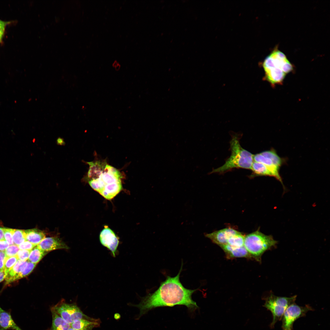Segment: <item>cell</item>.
Masks as SVG:
<instances>
[{
  "label": "cell",
  "mask_w": 330,
  "mask_h": 330,
  "mask_svg": "<svg viewBox=\"0 0 330 330\" xmlns=\"http://www.w3.org/2000/svg\"><path fill=\"white\" fill-rule=\"evenodd\" d=\"M182 265V263L181 268L176 276L174 277L167 276L156 290L143 298L138 304L134 305L139 309L138 318L149 310L158 307L183 305L191 311L198 308L196 303L192 298V295L197 289L186 288L180 281Z\"/></svg>",
  "instance_id": "cell-1"
},
{
  "label": "cell",
  "mask_w": 330,
  "mask_h": 330,
  "mask_svg": "<svg viewBox=\"0 0 330 330\" xmlns=\"http://www.w3.org/2000/svg\"><path fill=\"white\" fill-rule=\"evenodd\" d=\"M121 175L114 167L106 164L94 179L88 181L91 187L105 198L111 200L122 190Z\"/></svg>",
  "instance_id": "cell-2"
},
{
  "label": "cell",
  "mask_w": 330,
  "mask_h": 330,
  "mask_svg": "<svg viewBox=\"0 0 330 330\" xmlns=\"http://www.w3.org/2000/svg\"><path fill=\"white\" fill-rule=\"evenodd\" d=\"M263 67L266 80L273 85L281 83L286 74L293 68L285 55L276 49L266 58Z\"/></svg>",
  "instance_id": "cell-3"
},
{
  "label": "cell",
  "mask_w": 330,
  "mask_h": 330,
  "mask_svg": "<svg viewBox=\"0 0 330 330\" xmlns=\"http://www.w3.org/2000/svg\"><path fill=\"white\" fill-rule=\"evenodd\" d=\"M230 145L231 151L230 157L222 166L214 169L210 174H222L234 168L251 169L254 162L253 155L241 146L238 135H232Z\"/></svg>",
  "instance_id": "cell-4"
},
{
  "label": "cell",
  "mask_w": 330,
  "mask_h": 330,
  "mask_svg": "<svg viewBox=\"0 0 330 330\" xmlns=\"http://www.w3.org/2000/svg\"><path fill=\"white\" fill-rule=\"evenodd\" d=\"M277 243L272 235H266L258 230L245 236L244 246L251 258L261 262L263 254Z\"/></svg>",
  "instance_id": "cell-5"
},
{
  "label": "cell",
  "mask_w": 330,
  "mask_h": 330,
  "mask_svg": "<svg viewBox=\"0 0 330 330\" xmlns=\"http://www.w3.org/2000/svg\"><path fill=\"white\" fill-rule=\"evenodd\" d=\"M296 297V295L290 297H279L272 293L266 298L264 306L272 314L273 321L270 324L271 328H273L275 323L281 319L286 309L295 302Z\"/></svg>",
  "instance_id": "cell-6"
},
{
  "label": "cell",
  "mask_w": 330,
  "mask_h": 330,
  "mask_svg": "<svg viewBox=\"0 0 330 330\" xmlns=\"http://www.w3.org/2000/svg\"><path fill=\"white\" fill-rule=\"evenodd\" d=\"M64 320L70 324L81 319L96 321L98 319L90 317L85 314L78 306L74 304L66 303L64 301L58 303L51 308Z\"/></svg>",
  "instance_id": "cell-7"
},
{
  "label": "cell",
  "mask_w": 330,
  "mask_h": 330,
  "mask_svg": "<svg viewBox=\"0 0 330 330\" xmlns=\"http://www.w3.org/2000/svg\"><path fill=\"white\" fill-rule=\"evenodd\" d=\"M313 310L312 308L308 305L301 306L295 303L291 305L286 309L281 318L283 330H293L294 322L305 316L308 311Z\"/></svg>",
  "instance_id": "cell-8"
},
{
  "label": "cell",
  "mask_w": 330,
  "mask_h": 330,
  "mask_svg": "<svg viewBox=\"0 0 330 330\" xmlns=\"http://www.w3.org/2000/svg\"><path fill=\"white\" fill-rule=\"evenodd\" d=\"M99 239L101 244L110 251L113 256L115 257L119 241L118 237L114 232L107 226H105L100 233Z\"/></svg>",
  "instance_id": "cell-9"
},
{
  "label": "cell",
  "mask_w": 330,
  "mask_h": 330,
  "mask_svg": "<svg viewBox=\"0 0 330 330\" xmlns=\"http://www.w3.org/2000/svg\"><path fill=\"white\" fill-rule=\"evenodd\" d=\"M240 232L232 228L229 227L206 234L205 236L220 247L227 244L231 237Z\"/></svg>",
  "instance_id": "cell-10"
},
{
  "label": "cell",
  "mask_w": 330,
  "mask_h": 330,
  "mask_svg": "<svg viewBox=\"0 0 330 330\" xmlns=\"http://www.w3.org/2000/svg\"><path fill=\"white\" fill-rule=\"evenodd\" d=\"M36 246L41 250L47 252L59 249H68L66 244L57 237L45 238Z\"/></svg>",
  "instance_id": "cell-11"
},
{
  "label": "cell",
  "mask_w": 330,
  "mask_h": 330,
  "mask_svg": "<svg viewBox=\"0 0 330 330\" xmlns=\"http://www.w3.org/2000/svg\"><path fill=\"white\" fill-rule=\"evenodd\" d=\"M23 330L15 323L11 310H6L0 306V330Z\"/></svg>",
  "instance_id": "cell-12"
},
{
  "label": "cell",
  "mask_w": 330,
  "mask_h": 330,
  "mask_svg": "<svg viewBox=\"0 0 330 330\" xmlns=\"http://www.w3.org/2000/svg\"><path fill=\"white\" fill-rule=\"evenodd\" d=\"M220 247L224 252L228 259L237 258H251L244 246L241 247H234L226 244Z\"/></svg>",
  "instance_id": "cell-13"
},
{
  "label": "cell",
  "mask_w": 330,
  "mask_h": 330,
  "mask_svg": "<svg viewBox=\"0 0 330 330\" xmlns=\"http://www.w3.org/2000/svg\"><path fill=\"white\" fill-rule=\"evenodd\" d=\"M254 162L262 163L267 167L274 175V177L281 183L284 188L282 178L279 173L280 169L277 168L269 158L266 157L260 153L253 155Z\"/></svg>",
  "instance_id": "cell-14"
},
{
  "label": "cell",
  "mask_w": 330,
  "mask_h": 330,
  "mask_svg": "<svg viewBox=\"0 0 330 330\" xmlns=\"http://www.w3.org/2000/svg\"><path fill=\"white\" fill-rule=\"evenodd\" d=\"M26 240L37 246L45 238L44 233L37 229H33L24 230Z\"/></svg>",
  "instance_id": "cell-15"
},
{
  "label": "cell",
  "mask_w": 330,
  "mask_h": 330,
  "mask_svg": "<svg viewBox=\"0 0 330 330\" xmlns=\"http://www.w3.org/2000/svg\"><path fill=\"white\" fill-rule=\"evenodd\" d=\"M52 315V324L50 330H68L70 324L64 320L53 310L51 309Z\"/></svg>",
  "instance_id": "cell-16"
},
{
  "label": "cell",
  "mask_w": 330,
  "mask_h": 330,
  "mask_svg": "<svg viewBox=\"0 0 330 330\" xmlns=\"http://www.w3.org/2000/svg\"><path fill=\"white\" fill-rule=\"evenodd\" d=\"M251 170L252 171V176H268L274 177V175L269 169L265 165L255 162H253Z\"/></svg>",
  "instance_id": "cell-17"
},
{
  "label": "cell",
  "mask_w": 330,
  "mask_h": 330,
  "mask_svg": "<svg viewBox=\"0 0 330 330\" xmlns=\"http://www.w3.org/2000/svg\"><path fill=\"white\" fill-rule=\"evenodd\" d=\"M260 153L270 159L273 164L279 169L285 162V159L279 156L273 148L263 151Z\"/></svg>",
  "instance_id": "cell-18"
},
{
  "label": "cell",
  "mask_w": 330,
  "mask_h": 330,
  "mask_svg": "<svg viewBox=\"0 0 330 330\" xmlns=\"http://www.w3.org/2000/svg\"><path fill=\"white\" fill-rule=\"evenodd\" d=\"M28 262V261H21L18 260L15 264L13 266L6 276L5 278V284H7L9 280L14 276L22 271L26 268Z\"/></svg>",
  "instance_id": "cell-19"
},
{
  "label": "cell",
  "mask_w": 330,
  "mask_h": 330,
  "mask_svg": "<svg viewBox=\"0 0 330 330\" xmlns=\"http://www.w3.org/2000/svg\"><path fill=\"white\" fill-rule=\"evenodd\" d=\"M100 321L99 319L96 321H91L85 319L77 320L70 324L71 327L77 330H82L91 326L95 327L100 326Z\"/></svg>",
  "instance_id": "cell-20"
},
{
  "label": "cell",
  "mask_w": 330,
  "mask_h": 330,
  "mask_svg": "<svg viewBox=\"0 0 330 330\" xmlns=\"http://www.w3.org/2000/svg\"><path fill=\"white\" fill-rule=\"evenodd\" d=\"M47 253L41 250L36 246L31 251L27 261L37 264Z\"/></svg>",
  "instance_id": "cell-21"
},
{
  "label": "cell",
  "mask_w": 330,
  "mask_h": 330,
  "mask_svg": "<svg viewBox=\"0 0 330 330\" xmlns=\"http://www.w3.org/2000/svg\"><path fill=\"white\" fill-rule=\"evenodd\" d=\"M36 265L37 264L28 261L27 265L25 269L18 274L14 276L11 278L8 282L7 284L24 277L29 275L34 269Z\"/></svg>",
  "instance_id": "cell-22"
},
{
  "label": "cell",
  "mask_w": 330,
  "mask_h": 330,
  "mask_svg": "<svg viewBox=\"0 0 330 330\" xmlns=\"http://www.w3.org/2000/svg\"><path fill=\"white\" fill-rule=\"evenodd\" d=\"M244 235L240 232L231 237L227 244L234 247L243 246H244Z\"/></svg>",
  "instance_id": "cell-23"
},
{
  "label": "cell",
  "mask_w": 330,
  "mask_h": 330,
  "mask_svg": "<svg viewBox=\"0 0 330 330\" xmlns=\"http://www.w3.org/2000/svg\"><path fill=\"white\" fill-rule=\"evenodd\" d=\"M13 244L19 245L26 240L24 230L15 229L13 236Z\"/></svg>",
  "instance_id": "cell-24"
},
{
  "label": "cell",
  "mask_w": 330,
  "mask_h": 330,
  "mask_svg": "<svg viewBox=\"0 0 330 330\" xmlns=\"http://www.w3.org/2000/svg\"><path fill=\"white\" fill-rule=\"evenodd\" d=\"M18 260V259L16 255L12 257H6L3 269L6 274V276L13 266L15 264Z\"/></svg>",
  "instance_id": "cell-25"
},
{
  "label": "cell",
  "mask_w": 330,
  "mask_h": 330,
  "mask_svg": "<svg viewBox=\"0 0 330 330\" xmlns=\"http://www.w3.org/2000/svg\"><path fill=\"white\" fill-rule=\"evenodd\" d=\"M2 228L5 240L8 243L9 245L13 244V236L15 229L6 228Z\"/></svg>",
  "instance_id": "cell-26"
},
{
  "label": "cell",
  "mask_w": 330,
  "mask_h": 330,
  "mask_svg": "<svg viewBox=\"0 0 330 330\" xmlns=\"http://www.w3.org/2000/svg\"><path fill=\"white\" fill-rule=\"evenodd\" d=\"M19 250L18 245L13 244L9 246L4 251L6 257H10L16 255Z\"/></svg>",
  "instance_id": "cell-27"
},
{
  "label": "cell",
  "mask_w": 330,
  "mask_h": 330,
  "mask_svg": "<svg viewBox=\"0 0 330 330\" xmlns=\"http://www.w3.org/2000/svg\"><path fill=\"white\" fill-rule=\"evenodd\" d=\"M31 251L25 250H20L16 255L18 260L21 261H27Z\"/></svg>",
  "instance_id": "cell-28"
},
{
  "label": "cell",
  "mask_w": 330,
  "mask_h": 330,
  "mask_svg": "<svg viewBox=\"0 0 330 330\" xmlns=\"http://www.w3.org/2000/svg\"><path fill=\"white\" fill-rule=\"evenodd\" d=\"M19 249L20 250H25L29 251H31L36 246L30 243L28 241L26 240L19 245H18Z\"/></svg>",
  "instance_id": "cell-29"
},
{
  "label": "cell",
  "mask_w": 330,
  "mask_h": 330,
  "mask_svg": "<svg viewBox=\"0 0 330 330\" xmlns=\"http://www.w3.org/2000/svg\"><path fill=\"white\" fill-rule=\"evenodd\" d=\"M6 256L4 251H0V270L4 269Z\"/></svg>",
  "instance_id": "cell-30"
},
{
  "label": "cell",
  "mask_w": 330,
  "mask_h": 330,
  "mask_svg": "<svg viewBox=\"0 0 330 330\" xmlns=\"http://www.w3.org/2000/svg\"><path fill=\"white\" fill-rule=\"evenodd\" d=\"M9 246V244L6 240H0V251H5Z\"/></svg>",
  "instance_id": "cell-31"
},
{
  "label": "cell",
  "mask_w": 330,
  "mask_h": 330,
  "mask_svg": "<svg viewBox=\"0 0 330 330\" xmlns=\"http://www.w3.org/2000/svg\"><path fill=\"white\" fill-rule=\"evenodd\" d=\"M6 277V274L4 270H0V282L3 281L5 279Z\"/></svg>",
  "instance_id": "cell-32"
},
{
  "label": "cell",
  "mask_w": 330,
  "mask_h": 330,
  "mask_svg": "<svg viewBox=\"0 0 330 330\" xmlns=\"http://www.w3.org/2000/svg\"><path fill=\"white\" fill-rule=\"evenodd\" d=\"M5 26H0V40H2L5 31Z\"/></svg>",
  "instance_id": "cell-33"
},
{
  "label": "cell",
  "mask_w": 330,
  "mask_h": 330,
  "mask_svg": "<svg viewBox=\"0 0 330 330\" xmlns=\"http://www.w3.org/2000/svg\"><path fill=\"white\" fill-rule=\"evenodd\" d=\"M0 240H5L2 228L0 227Z\"/></svg>",
  "instance_id": "cell-34"
},
{
  "label": "cell",
  "mask_w": 330,
  "mask_h": 330,
  "mask_svg": "<svg viewBox=\"0 0 330 330\" xmlns=\"http://www.w3.org/2000/svg\"><path fill=\"white\" fill-rule=\"evenodd\" d=\"M10 23L9 21H5L0 20V26H5Z\"/></svg>",
  "instance_id": "cell-35"
},
{
  "label": "cell",
  "mask_w": 330,
  "mask_h": 330,
  "mask_svg": "<svg viewBox=\"0 0 330 330\" xmlns=\"http://www.w3.org/2000/svg\"><path fill=\"white\" fill-rule=\"evenodd\" d=\"M95 327L94 326H91L82 330H77L70 327L68 330H92L93 328Z\"/></svg>",
  "instance_id": "cell-36"
},
{
  "label": "cell",
  "mask_w": 330,
  "mask_h": 330,
  "mask_svg": "<svg viewBox=\"0 0 330 330\" xmlns=\"http://www.w3.org/2000/svg\"><path fill=\"white\" fill-rule=\"evenodd\" d=\"M57 143L59 145H63L64 144V141L63 139L59 138L57 140Z\"/></svg>",
  "instance_id": "cell-37"
},
{
  "label": "cell",
  "mask_w": 330,
  "mask_h": 330,
  "mask_svg": "<svg viewBox=\"0 0 330 330\" xmlns=\"http://www.w3.org/2000/svg\"><path fill=\"white\" fill-rule=\"evenodd\" d=\"M114 318L116 319H118L120 318V315L118 313H116L114 315Z\"/></svg>",
  "instance_id": "cell-38"
},
{
  "label": "cell",
  "mask_w": 330,
  "mask_h": 330,
  "mask_svg": "<svg viewBox=\"0 0 330 330\" xmlns=\"http://www.w3.org/2000/svg\"><path fill=\"white\" fill-rule=\"evenodd\" d=\"M1 40H0V43L1 42Z\"/></svg>",
  "instance_id": "cell-39"
}]
</instances>
